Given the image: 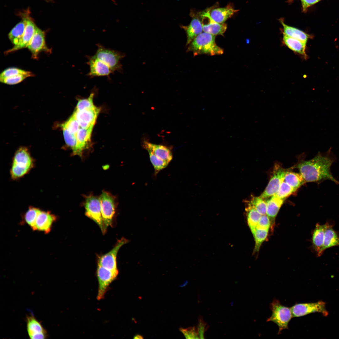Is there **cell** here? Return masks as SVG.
Segmentation results:
<instances>
[{
	"instance_id": "6da1fadb",
	"label": "cell",
	"mask_w": 339,
	"mask_h": 339,
	"mask_svg": "<svg viewBox=\"0 0 339 339\" xmlns=\"http://www.w3.org/2000/svg\"><path fill=\"white\" fill-rule=\"evenodd\" d=\"M336 161V157L330 148L325 153L319 152L312 159L302 161L296 168L306 182L320 184L329 180L338 184L339 181L333 176L331 171L332 164Z\"/></svg>"
},
{
	"instance_id": "7a4b0ae2",
	"label": "cell",
	"mask_w": 339,
	"mask_h": 339,
	"mask_svg": "<svg viewBox=\"0 0 339 339\" xmlns=\"http://www.w3.org/2000/svg\"><path fill=\"white\" fill-rule=\"evenodd\" d=\"M215 37V35L202 32L188 45L187 52H192L194 56L202 54L211 56L223 54V50L216 44Z\"/></svg>"
},
{
	"instance_id": "3957f363",
	"label": "cell",
	"mask_w": 339,
	"mask_h": 339,
	"mask_svg": "<svg viewBox=\"0 0 339 339\" xmlns=\"http://www.w3.org/2000/svg\"><path fill=\"white\" fill-rule=\"evenodd\" d=\"M97 49L94 56L106 65L113 72L117 71L123 73L122 65L121 60L125 54L118 51L106 48L98 43Z\"/></svg>"
},
{
	"instance_id": "277c9868",
	"label": "cell",
	"mask_w": 339,
	"mask_h": 339,
	"mask_svg": "<svg viewBox=\"0 0 339 339\" xmlns=\"http://www.w3.org/2000/svg\"><path fill=\"white\" fill-rule=\"evenodd\" d=\"M33 160L28 150L19 148L14 157L10 173L12 178H19L27 173L32 168Z\"/></svg>"
},
{
	"instance_id": "5b68a950",
	"label": "cell",
	"mask_w": 339,
	"mask_h": 339,
	"mask_svg": "<svg viewBox=\"0 0 339 339\" xmlns=\"http://www.w3.org/2000/svg\"><path fill=\"white\" fill-rule=\"evenodd\" d=\"M270 307L272 311L271 316L266 321H272L278 326V334L283 330L288 329V324L293 317L290 308L282 305L278 300L274 299Z\"/></svg>"
},
{
	"instance_id": "8992f818",
	"label": "cell",
	"mask_w": 339,
	"mask_h": 339,
	"mask_svg": "<svg viewBox=\"0 0 339 339\" xmlns=\"http://www.w3.org/2000/svg\"><path fill=\"white\" fill-rule=\"evenodd\" d=\"M104 225V233L112 223L115 212V198L110 193L103 191L99 197Z\"/></svg>"
},
{
	"instance_id": "52a82bcc",
	"label": "cell",
	"mask_w": 339,
	"mask_h": 339,
	"mask_svg": "<svg viewBox=\"0 0 339 339\" xmlns=\"http://www.w3.org/2000/svg\"><path fill=\"white\" fill-rule=\"evenodd\" d=\"M84 206L85 215L94 221L104 233V225L99 198L91 195L87 196Z\"/></svg>"
},
{
	"instance_id": "ba28073f",
	"label": "cell",
	"mask_w": 339,
	"mask_h": 339,
	"mask_svg": "<svg viewBox=\"0 0 339 339\" xmlns=\"http://www.w3.org/2000/svg\"><path fill=\"white\" fill-rule=\"evenodd\" d=\"M19 15L21 18H24L26 21V25L24 31L19 43L17 45L14 46L12 48L6 51L5 53L6 54L27 48L34 34L36 26L32 18L30 15V12L29 10H27L24 12H20Z\"/></svg>"
},
{
	"instance_id": "9c48e42d",
	"label": "cell",
	"mask_w": 339,
	"mask_h": 339,
	"mask_svg": "<svg viewBox=\"0 0 339 339\" xmlns=\"http://www.w3.org/2000/svg\"><path fill=\"white\" fill-rule=\"evenodd\" d=\"M293 317L302 316L314 312L322 313L327 316L328 312L326 308V303L323 301L315 303L296 304L290 308Z\"/></svg>"
},
{
	"instance_id": "30bf717a",
	"label": "cell",
	"mask_w": 339,
	"mask_h": 339,
	"mask_svg": "<svg viewBox=\"0 0 339 339\" xmlns=\"http://www.w3.org/2000/svg\"><path fill=\"white\" fill-rule=\"evenodd\" d=\"M129 241L128 239L123 237L118 240L115 246L110 251L100 258L98 265L118 274L116 261L117 255L120 248Z\"/></svg>"
},
{
	"instance_id": "8fae6325",
	"label": "cell",
	"mask_w": 339,
	"mask_h": 339,
	"mask_svg": "<svg viewBox=\"0 0 339 339\" xmlns=\"http://www.w3.org/2000/svg\"><path fill=\"white\" fill-rule=\"evenodd\" d=\"M97 271L99 287L97 299H103L108 288L116 278L118 274L98 265Z\"/></svg>"
},
{
	"instance_id": "7c38bea8",
	"label": "cell",
	"mask_w": 339,
	"mask_h": 339,
	"mask_svg": "<svg viewBox=\"0 0 339 339\" xmlns=\"http://www.w3.org/2000/svg\"><path fill=\"white\" fill-rule=\"evenodd\" d=\"M201 19L204 32L214 35H223L227 28L226 24H219L214 21L205 10L198 13Z\"/></svg>"
},
{
	"instance_id": "4fadbf2b",
	"label": "cell",
	"mask_w": 339,
	"mask_h": 339,
	"mask_svg": "<svg viewBox=\"0 0 339 339\" xmlns=\"http://www.w3.org/2000/svg\"><path fill=\"white\" fill-rule=\"evenodd\" d=\"M100 111V109L94 107L78 111L75 110L73 116L78 121L80 127L84 129L93 127Z\"/></svg>"
},
{
	"instance_id": "5bb4252c",
	"label": "cell",
	"mask_w": 339,
	"mask_h": 339,
	"mask_svg": "<svg viewBox=\"0 0 339 339\" xmlns=\"http://www.w3.org/2000/svg\"><path fill=\"white\" fill-rule=\"evenodd\" d=\"M287 171L280 167H276L267 186L260 196L265 199L274 195L283 181Z\"/></svg>"
},
{
	"instance_id": "9a60e30c",
	"label": "cell",
	"mask_w": 339,
	"mask_h": 339,
	"mask_svg": "<svg viewBox=\"0 0 339 339\" xmlns=\"http://www.w3.org/2000/svg\"><path fill=\"white\" fill-rule=\"evenodd\" d=\"M32 53V57L37 58L40 52L49 51L45 41V32L36 26L34 34L27 47Z\"/></svg>"
},
{
	"instance_id": "2e32d148",
	"label": "cell",
	"mask_w": 339,
	"mask_h": 339,
	"mask_svg": "<svg viewBox=\"0 0 339 339\" xmlns=\"http://www.w3.org/2000/svg\"><path fill=\"white\" fill-rule=\"evenodd\" d=\"M88 61L86 62L89 67V71L87 75L90 78L95 77L107 76L114 73L106 65L94 56H87Z\"/></svg>"
},
{
	"instance_id": "e0dca14e",
	"label": "cell",
	"mask_w": 339,
	"mask_h": 339,
	"mask_svg": "<svg viewBox=\"0 0 339 339\" xmlns=\"http://www.w3.org/2000/svg\"><path fill=\"white\" fill-rule=\"evenodd\" d=\"M27 330L30 339H46L48 338L47 331L41 323L32 314L26 317Z\"/></svg>"
},
{
	"instance_id": "ac0fdd59",
	"label": "cell",
	"mask_w": 339,
	"mask_h": 339,
	"mask_svg": "<svg viewBox=\"0 0 339 339\" xmlns=\"http://www.w3.org/2000/svg\"><path fill=\"white\" fill-rule=\"evenodd\" d=\"M205 10L214 21L219 24L224 23L227 19L238 11V10L235 9L231 4L223 8H215L213 6Z\"/></svg>"
},
{
	"instance_id": "d6986e66",
	"label": "cell",
	"mask_w": 339,
	"mask_h": 339,
	"mask_svg": "<svg viewBox=\"0 0 339 339\" xmlns=\"http://www.w3.org/2000/svg\"><path fill=\"white\" fill-rule=\"evenodd\" d=\"M57 219V217L50 212L41 211L36 219L35 231L48 234L51 230L53 224Z\"/></svg>"
},
{
	"instance_id": "ffe728a7",
	"label": "cell",
	"mask_w": 339,
	"mask_h": 339,
	"mask_svg": "<svg viewBox=\"0 0 339 339\" xmlns=\"http://www.w3.org/2000/svg\"><path fill=\"white\" fill-rule=\"evenodd\" d=\"M191 15L192 19L190 24L187 26H180L186 31V34L187 38L186 46L189 45L203 31L202 23L198 14H195L191 12Z\"/></svg>"
},
{
	"instance_id": "44dd1931",
	"label": "cell",
	"mask_w": 339,
	"mask_h": 339,
	"mask_svg": "<svg viewBox=\"0 0 339 339\" xmlns=\"http://www.w3.org/2000/svg\"><path fill=\"white\" fill-rule=\"evenodd\" d=\"M326 229L322 246L317 254L321 256L325 250L330 248L339 246V234L333 228V225L328 222L325 223Z\"/></svg>"
},
{
	"instance_id": "7402d4cb",
	"label": "cell",
	"mask_w": 339,
	"mask_h": 339,
	"mask_svg": "<svg viewBox=\"0 0 339 339\" xmlns=\"http://www.w3.org/2000/svg\"><path fill=\"white\" fill-rule=\"evenodd\" d=\"M143 146L147 151H151L159 159L169 163L173 159L171 150L166 146L152 143L146 141L143 142Z\"/></svg>"
},
{
	"instance_id": "603a6c76",
	"label": "cell",
	"mask_w": 339,
	"mask_h": 339,
	"mask_svg": "<svg viewBox=\"0 0 339 339\" xmlns=\"http://www.w3.org/2000/svg\"><path fill=\"white\" fill-rule=\"evenodd\" d=\"M93 127L88 129L80 127L76 135L77 140L76 152L75 155L81 156L83 151L87 148L90 142L91 134Z\"/></svg>"
},
{
	"instance_id": "cb8c5ba5",
	"label": "cell",
	"mask_w": 339,
	"mask_h": 339,
	"mask_svg": "<svg viewBox=\"0 0 339 339\" xmlns=\"http://www.w3.org/2000/svg\"><path fill=\"white\" fill-rule=\"evenodd\" d=\"M325 229V224L321 225L320 223H317L313 231L312 238V247L314 251L317 253V254L322 246Z\"/></svg>"
},
{
	"instance_id": "d4e9b609",
	"label": "cell",
	"mask_w": 339,
	"mask_h": 339,
	"mask_svg": "<svg viewBox=\"0 0 339 339\" xmlns=\"http://www.w3.org/2000/svg\"><path fill=\"white\" fill-rule=\"evenodd\" d=\"M283 40L284 44L289 49L301 55L306 58L305 49L306 43L297 39L290 37L283 34Z\"/></svg>"
},
{
	"instance_id": "484cf974",
	"label": "cell",
	"mask_w": 339,
	"mask_h": 339,
	"mask_svg": "<svg viewBox=\"0 0 339 339\" xmlns=\"http://www.w3.org/2000/svg\"><path fill=\"white\" fill-rule=\"evenodd\" d=\"M284 200L274 195L266 201V215L270 218H275Z\"/></svg>"
},
{
	"instance_id": "4316f807",
	"label": "cell",
	"mask_w": 339,
	"mask_h": 339,
	"mask_svg": "<svg viewBox=\"0 0 339 339\" xmlns=\"http://www.w3.org/2000/svg\"><path fill=\"white\" fill-rule=\"evenodd\" d=\"M11 30L8 34V38L14 46L17 45L21 40L24 33L26 21L23 18Z\"/></svg>"
},
{
	"instance_id": "83f0119b",
	"label": "cell",
	"mask_w": 339,
	"mask_h": 339,
	"mask_svg": "<svg viewBox=\"0 0 339 339\" xmlns=\"http://www.w3.org/2000/svg\"><path fill=\"white\" fill-rule=\"evenodd\" d=\"M280 22L283 27V34L307 43L309 37V35L298 29L287 25L284 23L282 20H280Z\"/></svg>"
},
{
	"instance_id": "f1b7e54d",
	"label": "cell",
	"mask_w": 339,
	"mask_h": 339,
	"mask_svg": "<svg viewBox=\"0 0 339 339\" xmlns=\"http://www.w3.org/2000/svg\"><path fill=\"white\" fill-rule=\"evenodd\" d=\"M283 181L297 190L306 182L300 173L287 171Z\"/></svg>"
},
{
	"instance_id": "f546056e",
	"label": "cell",
	"mask_w": 339,
	"mask_h": 339,
	"mask_svg": "<svg viewBox=\"0 0 339 339\" xmlns=\"http://www.w3.org/2000/svg\"><path fill=\"white\" fill-rule=\"evenodd\" d=\"M247 219L249 226L253 234L255 230L259 221L261 216L256 209L249 203L247 208Z\"/></svg>"
},
{
	"instance_id": "4dcf8cb0",
	"label": "cell",
	"mask_w": 339,
	"mask_h": 339,
	"mask_svg": "<svg viewBox=\"0 0 339 339\" xmlns=\"http://www.w3.org/2000/svg\"><path fill=\"white\" fill-rule=\"evenodd\" d=\"M41 211L37 208L30 207L24 215V222L33 231H35L36 219Z\"/></svg>"
},
{
	"instance_id": "1f68e13d",
	"label": "cell",
	"mask_w": 339,
	"mask_h": 339,
	"mask_svg": "<svg viewBox=\"0 0 339 339\" xmlns=\"http://www.w3.org/2000/svg\"><path fill=\"white\" fill-rule=\"evenodd\" d=\"M19 75H28L31 77L35 76L32 72L15 67H10L6 69L0 74V78H3Z\"/></svg>"
},
{
	"instance_id": "d6a6232c",
	"label": "cell",
	"mask_w": 339,
	"mask_h": 339,
	"mask_svg": "<svg viewBox=\"0 0 339 339\" xmlns=\"http://www.w3.org/2000/svg\"><path fill=\"white\" fill-rule=\"evenodd\" d=\"M147 151L149 154L150 161L154 167L155 175L168 165L169 163L159 159L151 151L149 150Z\"/></svg>"
},
{
	"instance_id": "836d02e7",
	"label": "cell",
	"mask_w": 339,
	"mask_h": 339,
	"mask_svg": "<svg viewBox=\"0 0 339 339\" xmlns=\"http://www.w3.org/2000/svg\"><path fill=\"white\" fill-rule=\"evenodd\" d=\"M62 126L65 142L72 149L73 154L75 155L77 147L76 136L70 132L64 126L62 125Z\"/></svg>"
},
{
	"instance_id": "e575fe53",
	"label": "cell",
	"mask_w": 339,
	"mask_h": 339,
	"mask_svg": "<svg viewBox=\"0 0 339 339\" xmlns=\"http://www.w3.org/2000/svg\"><path fill=\"white\" fill-rule=\"evenodd\" d=\"M268 230L269 229H256L254 232L252 234L255 242L254 250L255 252H257L259 250L261 244L267 236Z\"/></svg>"
},
{
	"instance_id": "d590c367",
	"label": "cell",
	"mask_w": 339,
	"mask_h": 339,
	"mask_svg": "<svg viewBox=\"0 0 339 339\" xmlns=\"http://www.w3.org/2000/svg\"><path fill=\"white\" fill-rule=\"evenodd\" d=\"M264 199L260 196L253 197L249 202L261 215L266 214V201Z\"/></svg>"
},
{
	"instance_id": "8d00e7d4",
	"label": "cell",
	"mask_w": 339,
	"mask_h": 339,
	"mask_svg": "<svg viewBox=\"0 0 339 339\" xmlns=\"http://www.w3.org/2000/svg\"><path fill=\"white\" fill-rule=\"evenodd\" d=\"M296 190L283 181L274 195L279 198L285 200Z\"/></svg>"
},
{
	"instance_id": "74e56055",
	"label": "cell",
	"mask_w": 339,
	"mask_h": 339,
	"mask_svg": "<svg viewBox=\"0 0 339 339\" xmlns=\"http://www.w3.org/2000/svg\"><path fill=\"white\" fill-rule=\"evenodd\" d=\"M94 95V93H92L88 98L80 100L77 103L75 110L78 111H81L91 109L95 107L93 102Z\"/></svg>"
},
{
	"instance_id": "f35d334b",
	"label": "cell",
	"mask_w": 339,
	"mask_h": 339,
	"mask_svg": "<svg viewBox=\"0 0 339 339\" xmlns=\"http://www.w3.org/2000/svg\"><path fill=\"white\" fill-rule=\"evenodd\" d=\"M62 125L65 126L70 132L76 136L81 127L78 121L73 115Z\"/></svg>"
},
{
	"instance_id": "ab89813d",
	"label": "cell",
	"mask_w": 339,
	"mask_h": 339,
	"mask_svg": "<svg viewBox=\"0 0 339 339\" xmlns=\"http://www.w3.org/2000/svg\"><path fill=\"white\" fill-rule=\"evenodd\" d=\"M31 77L28 75H19L8 78H0L1 82L9 85H13L18 83L26 78Z\"/></svg>"
},
{
	"instance_id": "60d3db41",
	"label": "cell",
	"mask_w": 339,
	"mask_h": 339,
	"mask_svg": "<svg viewBox=\"0 0 339 339\" xmlns=\"http://www.w3.org/2000/svg\"><path fill=\"white\" fill-rule=\"evenodd\" d=\"M180 330L183 333L186 339L199 338L196 327H190L186 329L180 328Z\"/></svg>"
},
{
	"instance_id": "b9f144b4",
	"label": "cell",
	"mask_w": 339,
	"mask_h": 339,
	"mask_svg": "<svg viewBox=\"0 0 339 339\" xmlns=\"http://www.w3.org/2000/svg\"><path fill=\"white\" fill-rule=\"evenodd\" d=\"M199 338L204 339V333L208 328L207 324L203 320L202 316L198 318V324L196 327Z\"/></svg>"
},
{
	"instance_id": "7bdbcfd3",
	"label": "cell",
	"mask_w": 339,
	"mask_h": 339,
	"mask_svg": "<svg viewBox=\"0 0 339 339\" xmlns=\"http://www.w3.org/2000/svg\"><path fill=\"white\" fill-rule=\"evenodd\" d=\"M271 225L270 218L266 215H261L256 229H269Z\"/></svg>"
},
{
	"instance_id": "ee69618b",
	"label": "cell",
	"mask_w": 339,
	"mask_h": 339,
	"mask_svg": "<svg viewBox=\"0 0 339 339\" xmlns=\"http://www.w3.org/2000/svg\"><path fill=\"white\" fill-rule=\"evenodd\" d=\"M320 0H301L303 10L306 12L308 8L311 6L318 2Z\"/></svg>"
},
{
	"instance_id": "f6af8a7d",
	"label": "cell",
	"mask_w": 339,
	"mask_h": 339,
	"mask_svg": "<svg viewBox=\"0 0 339 339\" xmlns=\"http://www.w3.org/2000/svg\"><path fill=\"white\" fill-rule=\"evenodd\" d=\"M143 337L141 335L139 334H137L135 335L133 338L134 339H143Z\"/></svg>"
}]
</instances>
